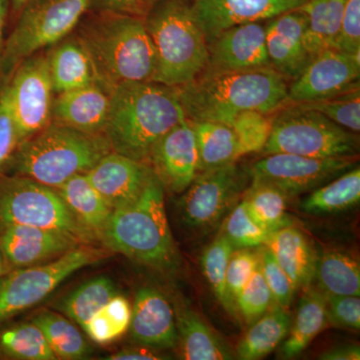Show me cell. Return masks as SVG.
Returning a JSON list of instances; mask_svg holds the SVG:
<instances>
[{"label":"cell","mask_w":360,"mask_h":360,"mask_svg":"<svg viewBox=\"0 0 360 360\" xmlns=\"http://www.w3.org/2000/svg\"><path fill=\"white\" fill-rule=\"evenodd\" d=\"M108 359L112 360H153L163 359V356L148 348H127L111 354Z\"/></svg>","instance_id":"obj_49"},{"label":"cell","mask_w":360,"mask_h":360,"mask_svg":"<svg viewBox=\"0 0 360 360\" xmlns=\"http://www.w3.org/2000/svg\"><path fill=\"white\" fill-rule=\"evenodd\" d=\"M175 321L184 359H233L231 349L193 310L186 307H177Z\"/></svg>","instance_id":"obj_26"},{"label":"cell","mask_w":360,"mask_h":360,"mask_svg":"<svg viewBox=\"0 0 360 360\" xmlns=\"http://www.w3.org/2000/svg\"><path fill=\"white\" fill-rule=\"evenodd\" d=\"M307 27V16L298 8L270 18L265 25L270 65L286 80L295 79L311 59L305 46Z\"/></svg>","instance_id":"obj_18"},{"label":"cell","mask_w":360,"mask_h":360,"mask_svg":"<svg viewBox=\"0 0 360 360\" xmlns=\"http://www.w3.org/2000/svg\"><path fill=\"white\" fill-rule=\"evenodd\" d=\"M101 250L75 248L53 262L22 267L0 278V323L34 307L71 274L101 259Z\"/></svg>","instance_id":"obj_10"},{"label":"cell","mask_w":360,"mask_h":360,"mask_svg":"<svg viewBox=\"0 0 360 360\" xmlns=\"http://www.w3.org/2000/svg\"><path fill=\"white\" fill-rule=\"evenodd\" d=\"M328 309V322L340 328L359 330V296L336 295L324 293Z\"/></svg>","instance_id":"obj_45"},{"label":"cell","mask_w":360,"mask_h":360,"mask_svg":"<svg viewBox=\"0 0 360 360\" xmlns=\"http://www.w3.org/2000/svg\"><path fill=\"white\" fill-rule=\"evenodd\" d=\"M163 188L153 170L141 194L113 210L97 232L106 248L155 269L174 264L176 251L165 212Z\"/></svg>","instance_id":"obj_4"},{"label":"cell","mask_w":360,"mask_h":360,"mask_svg":"<svg viewBox=\"0 0 360 360\" xmlns=\"http://www.w3.org/2000/svg\"><path fill=\"white\" fill-rule=\"evenodd\" d=\"M319 359L324 360H359L360 348L359 345H345L329 349L319 355Z\"/></svg>","instance_id":"obj_50"},{"label":"cell","mask_w":360,"mask_h":360,"mask_svg":"<svg viewBox=\"0 0 360 360\" xmlns=\"http://www.w3.org/2000/svg\"><path fill=\"white\" fill-rule=\"evenodd\" d=\"M236 304L238 311L250 326L274 304L271 292L259 265L251 277L250 283L246 284L245 288L236 297Z\"/></svg>","instance_id":"obj_42"},{"label":"cell","mask_w":360,"mask_h":360,"mask_svg":"<svg viewBox=\"0 0 360 360\" xmlns=\"http://www.w3.org/2000/svg\"><path fill=\"white\" fill-rule=\"evenodd\" d=\"M259 265V252L250 248H236L232 251L226 271V285L232 300L236 302L239 293L250 283Z\"/></svg>","instance_id":"obj_44"},{"label":"cell","mask_w":360,"mask_h":360,"mask_svg":"<svg viewBox=\"0 0 360 360\" xmlns=\"http://www.w3.org/2000/svg\"><path fill=\"white\" fill-rule=\"evenodd\" d=\"M13 72L4 89L23 142L52 122L54 91L46 54L26 58Z\"/></svg>","instance_id":"obj_13"},{"label":"cell","mask_w":360,"mask_h":360,"mask_svg":"<svg viewBox=\"0 0 360 360\" xmlns=\"http://www.w3.org/2000/svg\"><path fill=\"white\" fill-rule=\"evenodd\" d=\"M191 122L198 144V172L232 165L241 158L238 137L229 125L214 122Z\"/></svg>","instance_id":"obj_30"},{"label":"cell","mask_w":360,"mask_h":360,"mask_svg":"<svg viewBox=\"0 0 360 360\" xmlns=\"http://www.w3.org/2000/svg\"><path fill=\"white\" fill-rule=\"evenodd\" d=\"M271 251L296 290L311 285L314 279L317 252L300 229L290 225L270 233L264 245Z\"/></svg>","instance_id":"obj_23"},{"label":"cell","mask_w":360,"mask_h":360,"mask_svg":"<svg viewBox=\"0 0 360 360\" xmlns=\"http://www.w3.org/2000/svg\"><path fill=\"white\" fill-rule=\"evenodd\" d=\"M89 6L90 0H30L4 42L0 70L9 75L26 58L65 39Z\"/></svg>","instance_id":"obj_8"},{"label":"cell","mask_w":360,"mask_h":360,"mask_svg":"<svg viewBox=\"0 0 360 360\" xmlns=\"http://www.w3.org/2000/svg\"><path fill=\"white\" fill-rule=\"evenodd\" d=\"M56 191L77 221L96 236L113 212L85 174L75 175Z\"/></svg>","instance_id":"obj_27"},{"label":"cell","mask_w":360,"mask_h":360,"mask_svg":"<svg viewBox=\"0 0 360 360\" xmlns=\"http://www.w3.org/2000/svg\"><path fill=\"white\" fill-rule=\"evenodd\" d=\"M144 22L158 58L155 82L179 87L207 68V39L193 0H160Z\"/></svg>","instance_id":"obj_6"},{"label":"cell","mask_w":360,"mask_h":360,"mask_svg":"<svg viewBox=\"0 0 360 360\" xmlns=\"http://www.w3.org/2000/svg\"><path fill=\"white\" fill-rule=\"evenodd\" d=\"M148 162L163 187L184 193L198 174V150L193 123L187 118L161 137Z\"/></svg>","instance_id":"obj_15"},{"label":"cell","mask_w":360,"mask_h":360,"mask_svg":"<svg viewBox=\"0 0 360 360\" xmlns=\"http://www.w3.org/2000/svg\"><path fill=\"white\" fill-rule=\"evenodd\" d=\"M116 295L117 290L110 278L96 277L61 300L58 309L84 328L90 319Z\"/></svg>","instance_id":"obj_33"},{"label":"cell","mask_w":360,"mask_h":360,"mask_svg":"<svg viewBox=\"0 0 360 360\" xmlns=\"http://www.w3.org/2000/svg\"><path fill=\"white\" fill-rule=\"evenodd\" d=\"M54 94L98 84L89 54L77 35H68L46 54Z\"/></svg>","instance_id":"obj_24"},{"label":"cell","mask_w":360,"mask_h":360,"mask_svg":"<svg viewBox=\"0 0 360 360\" xmlns=\"http://www.w3.org/2000/svg\"><path fill=\"white\" fill-rule=\"evenodd\" d=\"M288 200L276 187L262 182H251L243 198L253 219L269 232L292 225V219L286 213Z\"/></svg>","instance_id":"obj_34"},{"label":"cell","mask_w":360,"mask_h":360,"mask_svg":"<svg viewBox=\"0 0 360 360\" xmlns=\"http://www.w3.org/2000/svg\"><path fill=\"white\" fill-rule=\"evenodd\" d=\"M208 68L217 70H252L271 68L265 25L260 21L232 26L208 44Z\"/></svg>","instance_id":"obj_17"},{"label":"cell","mask_w":360,"mask_h":360,"mask_svg":"<svg viewBox=\"0 0 360 360\" xmlns=\"http://www.w3.org/2000/svg\"><path fill=\"white\" fill-rule=\"evenodd\" d=\"M345 0H307L298 7L307 20L305 46L310 58L326 49H335Z\"/></svg>","instance_id":"obj_28"},{"label":"cell","mask_w":360,"mask_h":360,"mask_svg":"<svg viewBox=\"0 0 360 360\" xmlns=\"http://www.w3.org/2000/svg\"><path fill=\"white\" fill-rule=\"evenodd\" d=\"M229 127L238 137L241 156L259 153L269 139L271 115L257 110L241 111L232 120Z\"/></svg>","instance_id":"obj_41"},{"label":"cell","mask_w":360,"mask_h":360,"mask_svg":"<svg viewBox=\"0 0 360 360\" xmlns=\"http://www.w3.org/2000/svg\"><path fill=\"white\" fill-rule=\"evenodd\" d=\"M131 305L124 296L116 295L87 322L84 330L94 342L105 345L129 330Z\"/></svg>","instance_id":"obj_38"},{"label":"cell","mask_w":360,"mask_h":360,"mask_svg":"<svg viewBox=\"0 0 360 360\" xmlns=\"http://www.w3.org/2000/svg\"><path fill=\"white\" fill-rule=\"evenodd\" d=\"M360 200L359 167L314 189L302 202V210L309 214H328L349 210Z\"/></svg>","instance_id":"obj_32"},{"label":"cell","mask_w":360,"mask_h":360,"mask_svg":"<svg viewBox=\"0 0 360 360\" xmlns=\"http://www.w3.org/2000/svg\"><path fill=\"white\" fill-rule=\"evenodd\" d=\"M307 0H193L198 22L210 44L232 26L276 18Z\"/></svg>","instance_id":"obj_16"},{"label":"cell","mask_w":360,"mask_h":360,"mask_svg":"<svg viewBox=\"0 0 360 360\" xmlns=\"http://www.w3.org/2000/svg\"><path fill=\"white\" fill-rule=\"evenodd\" d=\"M328 324L326 295L311 285L307 286L298 305L295 322L290 326L279 354L284 359H295Z\"/></svg>","instance_id":"obj_25"},{"label":"cell","mask_w":360,"mask_h":360,"mask_svg":"<svg viewBox=\"0 0 360 360\" xmlns=\"http://www.w3.org/2000/svg\"><path fill=\"white\" fill-rule=\"evenodd\" d=\"M0 350L18 359H58L39 326L22 324L6 329L0 335Z\"/></svg>","instance_id":"obj_37"},{"label":"cell","mask_w":360,"mask_h":360,"mask_svg":"<svg viewBox=\"0 0 360 360\" xmlns=\"http://www.w3.org/2000/svg\"><path fill=\"white\" fill-rule=\"evenodd\" d=\"M110 92L94 84L58 94L52 105V122L73 129L103 134L110 110Z\"/></svg>","instance_id":"obj_22"},{"label":"cell","mask_w":360,"mask_h":360,"mask_svg":"<svg viewBox=\"0 0 360 360\" xmlns=\"http://www.w3.org/2000/svg\"><path fill=\"white\" fill-rule=\"evenodd\" d=\"M21 144L6 89L0 91V167L6 165Z\"/></svg>","instance_id":"obj_46"},{"label":"cell","mask_w":360,"mask_h":360,"mask_svg":"<svg viewBox=\"0 0 360 360\" xmlns=\"http://www.w3.org/2000/svg\"><path fill=\"white\" fill-rule=\"evenodd\" d=\"M360 53L326 49L310 59L288 86V103L330 98L359 87Z\"/></svg>","instance_id":"obj_14"},{"label":"cell","mask_w":360,"mask_h":360,"mask_svg":"<svg viewBox=\"0 0 360 360\" xmlns=\"http://www.w3.org/2000/svg\"><path fill=\"white\" fill-rule=\"evenodd\" d=\"M250 172L236 163L201 172L180 200V214L188 226L212 231L245 193Z\"/></svg>","instance_id":"obj_11"},{"label":"cell","mask_w":360,"mask_h":360,"mask_svg":"<svg viewBox=\"0 0 360 360\" xmlns=\"http://www.w3.org/2000/svg\"><path fill=\"white\" fill-rule=\"evenodd\" d=\"M130 335L146 347L172 348L177 345L175 314L167 297L153 288H141L131 307Z\"/></svg>","instance_id":"obj_21"},{"label":"cell","mask_w":360,"mask_h":360,"mask_svg":"<svg viewBox=\"0 0 360 360\" xmlns=\"http://www.w3.org/2000/svg\"><path fill=\"white\" fill-rule=\"evenodd\" d=\"M286 82L272 68L241 71L207 68L175 89L187 120L229 125L241 111L272 115L288 104Z\"/></svg>","instance_id":"obj_1"},{"label":"cell","mask_w":360,"mask_h":360,"mask_svg":"<svg viewBox=\"0 0 360 360\" xmlns=\"http://www.w3.org/2000/svg\"><path fill=\"white\" fill-rule=\"evenodd\" d=\"M8 274V264H7L6 258L4 257L1 250H0V278Z\"/></svg>","instance_id":"obj_53"},{"label":"cell","mask_w":360,"mask_h":360,"mask_svg":"<svg viewBox=\"0 0 360 360\" xmlns=\"http://www.w3.org/2000/svg\"><path fill=\"white\" fill-rule=\"evenodd\" d=\"M221 233L236 250L264 245L271 232L260 226L253 219L243 200L238 205L232 208L225 219Z\"/></svg>","instance_id":"obj_40"},{"label":"cell","mask_w":360,"mask_h":360,"mask_svg":"<svg viewBox=\"0 0 360 360\" xmlns=\"http://www.w3.org/2000/svg\"><path fill=\"white\" fill-rule=\"evenodd\" d=\"M96 13L80 20L75 34L89 54L98 84L110 92L122 82H155L158 58L144 18Z\"/></svg>","instance_id":"obj_3"},{"label":"cell","mask_w":360,"mask_h":360,"mask_svg":"<svg viewBox=\"0 0 360 360\" xmlns=\"http://www.w3.org/2000/svg\"><path fill=\"white\" fill-rule=\"evenodd\" d=\"M314 279L323 293L360 295L359 260L343 251L328 250L317 255Z\"/></svg>","instance_id":"obj_31"},{"label":"cell","mask_w":360,"mask_h":360,"mask_svg":"<svg viewBox=\"0 0 360 360\" xmlns=\"http://www.w3.org/2000/svg\"><path fill=\"white\" fill-rule=\"evenodd\" d=\"M9 4H11L9 0H0V58H1L2 49H4V28H6Z\"/></svg>","instance_id":"obj_51"},{"label":"cell","mask_w":360,"mask_h":360,"mask_svg":"<svg viewBox=\"0 0 360 360\" xmlns=\"http://www.w3.org/2000/svg\"><path fill=\"white\" fill-rule=\"evenodd\" d=\"M26 225L63 232L78 243L91 239L56 188L28 177L0 176V227Z\"/></svg>","instance_id":"obj_9"},{"label":"cell","mask_w":360,"mask_h":360,"mask_svg":"<svg viewBox=\"0 0 360 360\" xmlns=\"http://www.w3.org/2000/svg\"><path fill=\"white\" fill-rule=\"evenodd\" d=\"M160 0H90V11L144 18Z\"/></svg>","instance_id":"obj_48"},{"label":"cell","mask_w":360,"mask_h":360,"mask_svg":"<svg viewBox=\"0 0 360 360\" xmlns=\"http://www.w3.org/2000/svg\"><path fill=\"white\" fill-rule=\"evenodd\" d=\"M291 326L288 309L272 304L257 321L238 347V359H262L271 354L288 335Z\"/></svg>","instance_id":"obj_29"},{"label":"cell","mask_w":360,"mask_h":360,"mask_svg":"<svg viewBox=\"0 0 360 360\" xmlns=\"http://www.w3.org/2000/svg\"><path fill=\"white\" fill-rule=\"evenodd\" d=\"M111 151L103 134L51 122L21 142L14 153V168L21 176L58 189L75 175L86 174Z\"/></svg>","instance_id":"obj_5"},{"label":"cell","mask_w":360,"mask_h":360,"mask_svg":"<svg viewBox=\"0 0 360 360\" xmlns=\"http://www.w3.org/2000/svg\"><path fill=\"white\" fill-rule=\"evenodd\" d=\"M153 168L111 151L85 174L113 210L134 201L146 186Z\"/></svg>","instance_id":"obj_20"},{"label":"cell","mask_w":360,"mask_h":360,"mask_svg":"<svg viewBox=\"0 0 360 360\" xmlns=\"http://www.w3.org/2000/svg\"><path fill=\"white\" fill-rule=\"evenodd\" d=\"M259 266L271 292L274 304L288 309L297 290L271 251L265 246L259 251Z\"/></svg>","instance_id":"obj_43"},{"label":"cell","mask_w":360,"mask_h":360,"mask_svg":"<svg viewBox=\"0 0 360 360\" xmlns=\"http://www.w3.org/2000/svg\"><path fill=\"white\" fill-rule=\"evenodd\" d=\"M32 323L44 333L58 359H82L89 354V345L77 326L61 315L45 310L33 317Z\"/></svg>","instance_id":"obj_35"},{"label":"cell","mask_w":360,"mask_h":360,"mask_svg":"<svg viewBox=\"0 0 360 360\" xmlns=\"http://www.w3.org/2000/svg\"><path fill=\"white\" fill-rule=\"evenodd\" d=\"M335 49L350 54L360 53V0H345Z\"/></svg>","instance_id":"obj_47"},{"label":"cell","mask_w":360,"mask_h":360,"mask_svg":"<svg viewBox=\"0 0 360 360\" xmlns=\"http://www.w3.org/2000/svg\"><path fill=\"white\" fill-rule=\"evenodd\" d=\"M359 139L319 111L288 103L271 115V131L262 153L307 158H356Z\"/></svg>","instance_id":"obj_7"},{"label":"cell","mask_w":360,"mask_h":360,"mask_svg":"<svg viewBox=\"0 0 360 360\" xmlns=\"http://www.w3.org/2000/svg\"><path fill=\"white\" fill-rule=\"evenodd\" d=\"M186 118L175 87L122 82L110 91L103 134L112 151L146 163L161 137Z\"/></svg>","instance_id":"obj_2"},{"label":"cell","mask_w":360,"mask_h":360,"mask_svg":"<svg viewBox=\"0 0 360 360\" xmlns=\"http://www.w3.org/2000/svg\"><path fill=\"white\" fill-rule=\"evenodd\" d=\"M14 13H18L22 11L23 7L30 1V0H9Z\"/></svg>","instance_id":"obj_52"},{"label":"cell","mask_w":360,"mask_h":360,"mask_svg":"<svg viewBox=\"0 0 360 360\" xmlns=\"http://www.w3.org/2000/svg\"><path fill=\"white\" fill-rule=\"evenodd\" d=\"M300 104L302 108L319 111L336 124L359 134L360 130V89L355 87L330 98Z\"/></svg>","instance_id":"obj_39"},{"label":"cell","mask_w":360,"mask_h":360,"mask_svg":"<svg viewBox=\"0 0 360 360\" xmlns=\"http://www.w3.org/2000/svg\"><path fill=\"white\" fill-rule=\"evenodd\" d=\"M0 231V250L7 264L18 269L60 257L80 243L63 232L40 227L7 225Z\"/></svg>","instance_id":"obj_19"},{"label":"cell","mask_w":360,"mask_h":360,"mask_svg":"<svg viewBox=\"0 0 360 360\" xmlns=\"http://www.w3.org/2000/svg\"><path fill=\"white\" fill-rule=\"evenodd\" d=\"M233 250L231 241L221 233L203 251L201 266L220 304L229 314L238 316V307L226 285L227 266Z\"/></svg>","instance_id":"obj_36"},{"label":"cell","mask_w":360,"mask_h":360,"mask_svg":"<svg viewBox=\"0 0 360 360\" xmlns=\"http://www.w3.org/2000/svg\"><path fill=\"white\" fill-rule=\"evenodd\" d=\"M356 158H316L274 153L253 163L248 170L251 182L278 188L288 198L314 191L352 169Z\"/></svg>","instance_id":"obj_12"}]
</instances>
